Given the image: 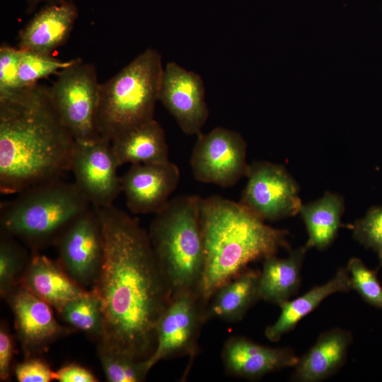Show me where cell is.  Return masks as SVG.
Returning <instances> with one entry per match:
<instances>
[{
  "instance_id": "1",
  "label": "cell",
  "mask_w": 382,
  "mask_h": 382,
  "mask_svg": "<svg viewBox=\"0 0 382 382\" xmlns=\"http://www.w3.org/2000/svg\"><path fill=\"white\" fill-rule=\"evenodd\" d=\"M94 208L104 239L93 289L103 317L99 345L146 360L154 351L156 325L171 299L170 289L139 221L113 204Z\"/></svg>"
},
{
  "instance_id": "2",
  "label": "cell",
  "mask_w": 382,
  "mask_h": 382,
  "mask_svg": "<svg viewBox=\"0 0 382 382\" xmlns=\"http://www.w3.org/2000/svg\"><path fill=\"white\" fill-rule=\"evenodd\" d=\"M76 141L34 84L0 96V192L16 195L71 170Z\"/></svg>"
},
{
  "instance_id": "16",
  "label": "cell",
  "mask_w": 382,
  "mask_h": 382,
  "mask_svg": "<svg viewBox=\"0 0 382 382\" xmlns=\"http://www.w3.org/2000/svg\"><path fill=\"white\" fill-rule=\"evenodd\" d=\"M221 358L228 374L248 379L294 366L299 359L289 347H270L240 336L231 337L225 342Z\"/></svg>"
},
{
  "instance_id": "34",
  "label": "cell",
  "mask_w": 382,
  "mask_h": 382,
  "mask_svg": "<svg viewBox=\"0 0 382 382\" xmlns=\"http://www.w3.org/2000/svg\"><path fill=\"white\" fill-rule=\"evenodd\" d=\"M13 354V344L11 335L4 326L0 329V378L6 380L10 374Z\"/></svg>"
},
{
  "instance_id": "33",
  "label": "cell",
  "mask_w": 382,
  "mask_h": 382,
  "mask_svg": "<svg viewBox=\"0 0 382 382\" xmlns=\"http://www.w3.org/2000/svg\"><path fill=\"white\" fill-rule=\"evenodd\" d=\"M54 380L59 382H96L98 379L86 368L75 364H66L54 371Z\"/></svg>"
},
{
  "instance_id": "31",
  "label": "cell",
  "mask_w": 382,
  "mask_h": 382,
  "mask_svg": "<svg viewBox=\"0 0 382 382\" xmlns=\"http://www.w3.org/2000/svg\"><path fill=\"white\" fill-rule=\"evenodd\" d=\"M21 50L9 45L0 47V96L8 95L18 89V74Z\"/></svg>"
},
{
  "instance_id": "14",
  "label": "cell",
  "mask_w": 382,
  "mask_h": 382,
  "mask_svg": "<svg viewBox=\"0 0 382 382\" xmlns=\"http://www.w3.org/2000/svg\"><path fill=\"white\" fill-rule=\"evenodd\" d=\"M179 168L168 161L134 163L121 177L126 204L134 214H156L170 200L180 181Z\"/></svg>"
},
{
  "instance_id": "18",
  "label": "cell",
  "mask_w": 382,
  "mask_h": 382,
  "mask_svg": "<svg viewBox=\"0 0 382 382\" xmlns=\"http://www.w3.org/2000/svg\"><path fill=\"white\" fill-rule=\"evenodd\" d=\"M20 285L59 313L67 302L87 292L67 274L59 262L37 253L28 261Z\"/></svg>"
},
{
  "instance_id": "30",
  "label": "cell",
  "mask_w": 382,
  "mask_h": 382,
  "mask_svg": "<svg viewBox=\"0 0 382 382\" xmlns=\"http://www.w3.org/2000/svg\"><path fill=\"white\" fill-rule=\"evenodd\" d=\"M351 228L357 241L376 253L379 267H382V207H371Z\"/></svg>"
},
{
  "instance_id": "5",
  "label": "cell",
  "mask_w": 382,
  "mask_h": 382,
  "mask_svg": "<svg viewBox=\"0 0 382 382\" xmlns=\"http://www.w3.org/2000/svg\"><path fill=\"white\" fill-rule=\"evenodd\" d=\"M1 202V230L37 248L54 242L74 220L92 207L74 183L57 179L28 187Z\"/></svg>"
},
{
  "instance_id": "9",
  "label": "cell",
  "mask_w": 382,
  "mask_h": 382,
  "mask_svg": "<svg viewBox=\"0 0 382 382\" xmlns=\"http://www.w3.org/2000/svg\"><path fill=\"white\" fill-rule=\"evenodd\" d=\"M245 176L239 203L257 218L274 221L299 214V186L283 166L255 161L248 165Z\"/></svg>"
},
{
  "instance_id": "10",
  "label": "cell",
  "mask_w": 382,
  "mask_h": 382,
  "mask_svg": "<svg viewBox=\"0 0 382 382\" xmlns=\"http://www.w3.org/2000/svg\"><path fill=\"white\" fill-rule=\"evenodd\" d=\"M246 149L241 134L227 128L199 133L190 156L193 176L221 187L235 185L246 174Z\"/></svg>"
},
{
  "instance_id": "13",
  "label": "cell",
  "mask_w": 382,
  "mask_h": 382,
  "mask_svg": "<svg viewBox=\"0 0 382 382\" xmlns=\"http://www.w3.org/2000/svg\"><path fill=\"white\" fill-rule=\"evenodd\" d=\"M159 101L187 135L198 134L209 117L202 77L174 62L163 69Z\"/></svg>"
},
{
  "instance_id": "29",
  "label": "cell",
  "mask_w": 382,
  "mask_h": 382,
  "mask_svg": "<svg viewBox=\"0 0 382 382\" xmlns=\"http://www.w3.org/2000/svg\"><path fill=\"white\" fill-rule=\"evenodd\" d=\"M352 289L369 304L382 309V286L376 272L368 268L358 257H352L347 266Z\"/></svg>"
},
{
  "instance_id": "11",
  "label": "cell",
  "mask_w": 382,
  "mask_h": 382,
  "mask_svg": "<svg viewBox=\"0 0 382 382\" xmlns=\"http://www.w3.org/2000/svg\"><path fill=\"white\" fill-rule=\"evenodd\" d=\"M59 262L81 286L94 284L104 256V239L100 219L92 206L77 217L54 241Z\"/></svg>"
},
{
  "instance_id": "12",
  "label": "cell",
  "mask_w": 382,
  "mask_h": 382,
  "mask_svg": "<svg viewBox=\"0 0 382 382\" xmlns=\"http://www.w3.org/2000/svg\"><path fill=\"white\" fill-rule=\"evenodd\" d=\"M111 141L76 142L71 170L74 183L94 207L113 204L122 192Z\"/></svg>"
},
{
  "instance_id": "8",
  "label": "cell",
  "mask_w": 382,
  "mask_h": 382,
  "mask_svg": "<svg viewBox=\"0 0 382 382\" xmlns=\"http://www.w3.org/2000/svg\"><path fill=\"white\" fill-rule=\"evenodd\" d=\"M207 306L198 289L171 297L156 325L154 351L145 360L149 370L163 359L196 355L202 327L209 319Z\"/></svg>"
},
{
  "instance_id": "7",
  "label": "cell",
  "mask_w": 382,
  "mask_h": 382,
  "mask_svg": "<svg viewBox=\"0 0 382 382\" xmlns=\"http://www.w3.org/2000/svg\"><path fill=\"white\" fill-rule=\"evenodd\" d=\"M100 86L95 66L79 58L48 87L52 107L76 142L102 139L97 126Z\"/></svg>"
},
{
  "instance_id": "28",
  "label": "cell",
  "mask_w": 382,
  "mask_h": 382,
  "mask_svg": "<svg viewBox=\"0 0 382 382\" xmlns=\"http://www.w3.org/2000/svg\"><path fill=\"white\" fill-rule=\"evenodd\" d=\"M21 50L18 74V89L36 84L40 79L59 73L63 69L74 64L79 59L62 61L53 58L51 55Z\"/></svg>"
},
{
  "instance_id": "3",
  "label": "cell",
  "mask_w": 382,
  "mask_h": 382,
  "mask_svg": "<svg viewBox=\"0 0 382 382\" xmlns=\"http://www.w3.org/2000/svg\"><path fill=\"white\" fill-rule=\"evenodd\" d=\"M204 265L198 291L208 303L216 290L255 260L288 248V231L267 225L239 202L200 199Z\"/></svg>"
},
{
  "instance_id": "6",
  "label": "cell",
  "mask_w": 382,
  "mask_h": 382,
  "mask_svg": "<svg viewBox=\"0 0 382 382\" xmlns=\"http://www.w3.org/2000/svg\"><path fill=\"white\" fill-rule=\"evenodd\" d=\"M163 72L161 54L147 48L117 74L100 83L97 126L112 141L154 118Z\"/></svg>"
},
{
  "instance_id": "35",
  "label": "cell",
  "mask_w": 382,
  "mask_h": 382,
  "mask_svg": "<svg viewBox=\"0 0 382 382\" xmlns=\"http://www.w3.org/2000/svg\"><path fill=\"white\" fill-rule=\"evenodd\" d=\"M29 1H31V2H38L40 1H45V0H28Z\"/></svg>"
},
{
  "instance_id": "26",
  "label": "cell",
  "mask_w": 382,
  "mask_h": 382,
  "mask_svg": "<svg viewBox=\"0 0 382 382\" xmlns=\"http://www.w3.org/2000/svg\"><path fill=\"white\" fill-rule=\"evenodd\" d=\"M1 230L0 240V294L7 299L18 286L27 266L22 248Z\"/></svg>"
},
{
  "instance_id": "21",
  "label": "cell",
  "mask_w": 382,
  "mask_h": 382,
  "mask_svg": "<svg viewBox=\"0 0 382 382\" xmlns=\"http://www.w3.org/2000/svg\"><path fill=\"white\" fill-rule=\"evenodd\" d=\"M307 250L304 245L291 251L286 258L272 255L263 259L258 280L260 300L278 306L289 300L300 285L301 271Z\"/></svg>"
},
{
  "instance_id": "24",
  "label": "cell",
  "mask_w": 382,
  "mask_h": 382,
  "mask_svg": "<svg viewBox=\"0 0 382 382\" xmlns=\"http://www.w3.org/2000/svg\"><path fill=\"white\" fill-rule=\"evenodd\" d=\"M345 211V201L337 193L326 192L318 199L302 204L299 214L308 232L306 247L325 250L337 237Z\"/></svg>"
},
{
  "instance_id": "4",
  "label": "cell",
  "mask_w": 382,
  "mask_h": 382,
  "mask_svg": "<svg viewBox=\"0 0 382 382\" xmlns=\"http://www.w3.org/2000/svg\"><path fill=\"white\" fill-rule=\"evenodd\" d=\"M200 199H170L150 225L149 236L172 296L198 289L204 265Z\"/></svg>"
},
{
  "instance_id": "22",
  "label": "cell",
  "mask_w": 382,
  "mask_h": 382,
  "mask_svg": "<svg viewBox=\"0 0 382 382\" xmlns=\"http://www.w3.org/2000/svg\"><path fill=\"white\" fill-rule=\"evenodd\" d=\"M351 289V281L347 268H340L325 284L314 286L298 298L288 300L279 306L281 313L277 320L265 329V337L273 342L279 341L327 297L335 293L347 292Z\"/></svg>"
},
{
  "instance_id": "32",
  "label": "cell",
  "mask_w": 382,
  "mask_h": 382,
  "mask_svg": "<svg viewBox=\"0 0 382 382\" xmlns=\"http://www.w3.org/2000/svg\"><path fill=\"white\" fill-rule=\"evenodd\" d=\"M20 382H50L54 380V371L49 365L38 359H30L18 364L15 368Z\"/></svg>"
},
{
  "instance_id": "27",
  "label": "cell",
  "mask_w": 382,
  "mask_h": 382,
  "mask_svg": "<svg viewBox=\"0 0 382 382\" xmlns=\"http://www.w3.org/2000/svg\"><path fill=\"white\" fill-rule=\"evenodd\" d=\"M98 353L108 381H143L150 371L145 360H137L127 355L109 349L100 345H98Z\"/></svg>"
},
{
  "instance_id": "23",
  "label": "cell",
  "mask_w": 382,
  "mask_h": 382,
  "mask_svg": "<svg viewBox=\"0 0 382 382\" xmlns=\"http://www.w3.org/2000/svg\"><path fill=\"white\" fill-rule=\"evenodd\" d=\"M260 272L245 269L221 286L207 306L209 318H217L229 322L241 320L258 300Z\"/></svg>"
},
{
  "instance_id": "15",
  "label": "cell",
  "mask_w": 382,
  "mask_h": 382,
  "mask_svg": "<svg viewBox=\"0 0 382 382\" xmlns=\"http://www.w3.org/2000/svg\"><path fill=\"white\" fill-rule=\"evenodd\" d=\"M7 299L13 312L18 335L26 351L42 349L65 334L66 329L56 320L51 306L22 285Z\"/></svg>"
},
{
  "instance_id": "17",
  "label": "cell",
  "mask_w": 382,
  "mask_h": 382,
  "mask_svg": "<svg viewBox=\"0 0 382 382\" xmlns=\"http://www.w3.org/2000/svg\"><path fill=\"white\" fill-rule=\"evenodd\" d=\"M77 15V8L69 1L46 6L20 32L18 48L51 55L68 38Z\"/></svg>"
},
{
  "instance_id": "20",
  "label": "cell",
  "mask_w": 382,
  "mask_h": 382,
  "mask_svg": "<svg viewBox=\"0 0 382 382\" xmlns=\"http://www.w3.org/2000/svg\"><path fill=\"white\" fill-rule=\"evenodd\" d=\"M111 144L120 166L126 163H161L169 161L164 130L154 119L120 135Z\"/></svg>"
},
{
  "instance_id": "25",
  "label": "cell",
  "mask_w": 382,
  "mask_h": 382,
  "mask_svg": "<svg viewBox=\"0 0 382 382\" xmlns=\"http://www.w3.org/2000/svg\"><path fill=\"white\" fill-rule=\"evenodd\" d=\"M63 319L72 327L101 340L103 317L100 301L92 290L67 302L59 311Z\"/></svg>"
},
{
  "instance_id": "19",
  "label": "cell",
  "mask_w": 382,
  "mask_h": 382,
  "mask_svg": "<svg viewBox=\"0 0 382 382\" xmlns=\"http://www.w3.org/2000/svg\"><path fill=\"white\" fill-rule=\"evenodd\" d=\"M352 334L333 328L322 333L313 346L295 364L292 381L318 382L332 376L345 364Z\"/></svg>"
}]
</instances>
